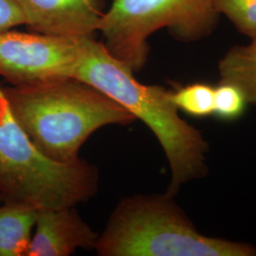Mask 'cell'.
Here are the masks:
<instances>
[{"label":"cell","instance_id":"obj_5","mask_svg":"<svg viewBox=\"0 0 256 256\" xmlns=\"http://www.w3.org/2000/svg\"><path fill=\"white\" fill-rule=\"evenodd\" d=\"M220 16L214 0H113L99 32L110 54L136 72L146 63L154 32L166 28L176 40L194 42L210 36Z\"/></svg>","mask_w":256,"mask_h":256},{"label":"cell","instance_id":"obj_2","mask_svg":"<svg viewBox=\"0 0 256 256\" xmlns=\"http://www.w3.org/2000/svg\"><path fill=\"white\" fill-rule=\"evenodd\" d=\"M3 90L28 137L59 162L79 158L82 144L98 129L137 120L104 93L72 77L3 86Z\"/></svg>","mask_w":256,"mask_h":256},{"label":"cell","instance_id":"obj_3","mask_svg":"<svg viewBox=\"0 0 256 256\" xmlns=\"http://www.w3.org/2000/svg\"><path fill=\"white\" fill-rule=\"evenodd\" d=\"M94 250L101 256H256V247L202 234L174 196L122 200Z\"/></svg>","mask_w":256,"mask_h":256},{"label":"cell","instance_id":"obj_4","mask_svg":"<svg viewBox=\"0 0 256 256\" xmlns=\"http://www.w3.org/2000/svg\"><path fill=\"white\" fill-rule=\"evenodd\" d=\"M99 188L98 169L81 158L59 162L44 155L14 117L0 86V196L36 210L76 207Z\"/></svg>","mask_w":256,"mask_h":256},{"label":"cell","instance_id":"obj_13","mask_svg":"<svg viewBox=\"0 0 256 256\" xmlns=\"http://www.w3.org/2000/svg\"><path fill=\"white\" fill-rule=\"evenodd\" d=\"M247 99L238 86L220 82L214 88V116L224 122L239 119L247 108Z\"/></svg>","mask_w":256,"mask_h":256},{"label":"cell","instance_id":"obj_15","mask_svg":"<svg viewBox=\"0 0 256 256\" xmlns=\"http://www.w3.org/2000/svg\"><path fill=\"white\" fill-rule=\"evenodd\" d=\"M2 202V198H1V196H0V203Z\"/></svg>","mask_w":256,"mask_h":256},{"label":"cell","instance_id":"obj_10","mask_svg":"<svg viewBox=\"0 0 256 256\" xmlns=\"http://www.w3.org/2000/svg\"><path fill=\"white\" fill-rule=\"evenodd\" d=\"M218 72L220 82L234 84L248 104H256V38L228 50L218 62Z\"/></svg>","mask_w":256,"mask_h":256},{"label":"cell","instance_id":"obj_9","mask_svg":"<svg viewBox=\"0 0 256 256\" xmlns=\"http://www.w3.org/2000/svg\"><path fill=\"white\" fill-rule=\"evenodd\" d=\"M37 212L26 205L0 203V256H27Z\"/></svg>","mask_w":256,"mask_h":256},{"label":"cell","instance_id":"obj_12","mask_svg":"<svg viewBox=\"0 0 256 256\" xmlns=\"http://www.w3.org/2000/svg\"><path fill=\"white\" fill-rule=\"evenodd\" d=\"M214 9L229 19L240 34L256 38V0H214Z\"/></svg>","mask_w":256,"mask_h":256},{"label":"cell","instance_id":"obj_11","mask_svg":"<svg viewBox=\"0 0 256 256\" xmlns=\"http://www.w3.org/2000/svg\"><path fill=\"white\" fill-rule=\"evenodd\" d=\"M172 101L184 113L194 118L214 116V88L206 82H194L171 93Z\"/></svg>","mask_w":256,"mask_h":256},{"label":"cell","instance_id":"obj_7","mask_svg":"<svg viewBox=\"0 0 256 256\" xmlns=\"http://www.w3.org/2000/svg\"><path fill=\"white\" fill-rule=\"evenodd\" d=\"M32 32L66 37L94 36L106 12L104 0H18Z\"/></svg>","mask_w":256,"mask_h":256},{"label":"cell","instance_id":"obj_8","mask_svg":"<svg viewBox=\"0 0 256 256\" xmlns=\"http://www.w3.org/2000/svg\"><path fill=\"white\" fill-rule=\"evenodd\" d=\"M97 234L75 207L41 209L27 256H68L78 248L93 250Z\"/></svg>","mask_w":256,"mask_h":256},{"label":"cell","instance_id":"obj_14","mask_svg":"<svg viewBox=\"0 0 256 256\" xmlns=\"http://www.w3.org/2000/svg\"><path fill=\"white\" fill-rule=\"evenodd\" d=\"M21 25H26V19L18 0H0V30Z\"/></svg>","mask_w":256,"mask_h":256},{"label":"cell","instance_id":"obj_1","mask_svg":"<svg viewBox=\"0 0 256 256\" xmlns=\"http://www.w3.org/2000/svg\"><path fill=\"white\" fill-rule=\"evenodd\" d=\"M72 78L104 93L150 128L170 166L171 182L167 194L174 196L182 184L207 174L209 144L200 130L178 115L171 90L137 81L134 72L94 36L84 37L82 55Z\"/></svg>","mask_w":256,"mask_h":256},{"label":"cell","instance_id":"obj_6","mask_svg":"<svg viewBox=\"0 0 256 256\" xmlns=\"http://www.w3.org/2000/svg\"><path fill=\"white\" fill-rule=\"evenodd\" d=\"M84 38L0 30V76L10 86L72 78Z\"/></svg>","mask_w":256,"mask_h":256}]
</instances>
